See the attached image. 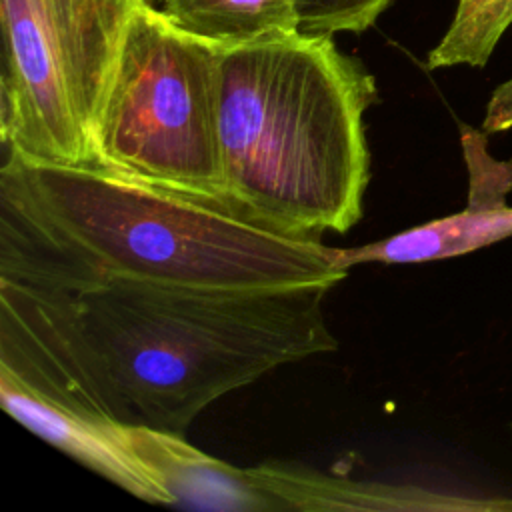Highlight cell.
Here are the masks:
<instances>
[{"label":"cell","instance_id":"obj_5","mask_svg":"<svg viewBox=\"0 0 512 512\" xmlns=\"http://www.w3.org/2000/svg\"><path fill=\"white\" fill-rule=\"evenodd\" d=\"M140 0H0L8 154L94 170L92 136Z\"/></svg>","mask_w":512,"mask_h":512},{"label":"cell","instance_id":"obj_2","mask_svg":"<svg viewBox=\"0 0 512 512\" xmlns=\"http://www.w3.org/2000/svg\"><path fill=\"white\" fill-rule=\"evenodd\" d=\"M348 274L334 248L120 176L8 154L0 168V278L64 292L112 280L262 290Z\"/></svg>","mask_w":512,"mask_h":512},{"label":"cell","instance_id":"obj_7","mask_svg":"<svg viewBox=\"0 0 512 512\" xmlns=\"http://www.w3.org/2000/svg\"><path fill=\"white\" fill-rule=\"evenodd\" d=\"M2 408L30 432L132 496L164 504V494L136 456L126 424L68 408L0 368Z\"/></svg>","mask_w":512,"mask_h":512},{"label":"cell","instance_id":"obj_3","mask_svg":"<svg viewBox=\"0 0 512 512\" xmlns=\"http://www.w3.org/2000/svg\"><path fill=\"white\" fill-rule=\"evenodd\" d=\"M368 68L332 36L292 32L220 48L224 208L300 240L348 232L370 182Z\"/></svg>","mask_w":512,"mask_h":512},{"label":"cell","instance_id":"obj_9","mask_svg":"<svg viewBox=\"0 0 512 512\" xmlns=\"http://www.w3.org/2000/svg\"><path fill=\"white\" fill-rule=\"evenodd\" d=\"M176 28L228 48L298 32L294 0H148Z\"/></svg>","mask_w":512,"mask_h":512},{"label":"cell","instance_id":"obj_10","mask_svg":"<svg viewBox=\"0 0 512 512\" xmlns=\"http://www.w3.org/2000/svg\"><path fill=\"white\" fill-rule=\"evenodd\" d=\"M512 24V0H460L442 40L428 54V68H482Z\"/></svg>","mask_w":512,"mask_h":512},{"label":"cell","instance_id":"obj_12","mask_svg":"<svg viewBox=\"0 0 512 512\" xmlns=\"http://www.w3.org/2000/svg\"><path fill=\"white\" fill-rule=\"evenodd\" d=\"M480 128L484 134H496L512 128V78L492 92Z\"/></svg>","mask_w":512,"mask_h":512},{"label":"cell","instance_id":"obj_11","mask_svg":"<svg viewBox=\"0 0 512 512\" xmlns=\"http://www.w3.org/2000/svg\"><path fill=\"white\" fill-rule=\"evenodd\" d=\"M392 0H294L298 30L312 36L360 34L374 26Z\"/></svg>","mask_w":512,"mask_h":512},{"label":"cell","instance_id":"obj_6","mask_svg":"<svg viewBox=\"0 0 512 512\" xmlns=\"http://www.w3.org/2000/svg\"><path fill=\"white\" fill-rule=\"evenodd\" d=\"M460 142L470 176L466 208L372 244L334 248L338 266L350 270L362 262L410 264L442 260L464 256L512 236V206L506 204V196L512 190V160L500 162L492 158L482 130L462 126Z\"/></svg>","mask_w":512,"mask_h":512},{"label":"cell","instance_id":"obj_4","mask_svg":"<svg viewBox=\"0 0 512 512\" xmlns=\"http://www.w3.org/2000/svg\"><path fill=\"white\" fill-rule=\"evenodd\" d=\"M220 48L140 0L96 118L94 170L226 210Z\"/></svg>","mask_w":512,"mask_h":512},{"label":"cell","instance_id":"obj_1","mask_svg":"<svg viewBox=\"0 0 512 512\" xmlns=\"http://www.w3.org/2000/svg\"><path fill=\"white\" fill-rule=\"evenodd\" d=\"M332 288L112 280L64 292L0 278V368L82 414L184 436L220 396L336 350Z\"/></svg>","mask_w":512,"mask_h":512},{"label":"cell","instance_id":"obj_8","mask_svg":"<svg viewBox=\"0 0 512 512\" xmlns=\"http://www.w3.org/2000/svg\"><path fill=\"white\" fill-rule=\"evenodd\" d=\"M410 486L358 482L304 466L260 464L240 468V512L270 510H408L428 508Z\"/></svg>","mask_w":512,"mask_h":512}]
</instances>
